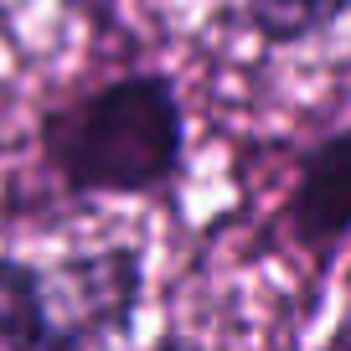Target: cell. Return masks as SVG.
Segmentation results:
<instances>
[{
    "label": "cell",
    "mask_w": 351,
    "mask_h": 351,
    "mask_svg": "<svg viewBox=\"0 0 351 351\" xmlns=\"http://www.w3.org/2000/svg\"><path fill=\"white\" fill-rule=\"evenodd\" d=\"M285 228L315 258L336 253L351 238V124L305 150L295 191L285 202Z\"/></svg>",
    "instance_id": "obj_3"
},
{
    "label": "cell",
    "mask_w": 351,
    "mask_h": 351,
    "mask_svg": "<svg viewBox=\"0 0 351 351\" xmlns=\"http://www.w3.org/2000/svg\"><path fill=\"white\" fill-rule=\"evenodd\" d=\"M52 300L62 320L67 351L124 341L134 310L145 300V258L140 248H99L52 269Z\"/></svg>",
    "instance_id": "obj_2"
},
{
    "label": "cell",
    "mask_w": 351,
    "mask_h": 351,
    "mask_svg": "<svg viewBox=\"0 0 351 351\" xmlns=\"http://www.w3.org/2000/svg\"><path fill=\"white\" fill-rule=\"evenodd\" d=\"M36 145L67 197H155L186 165V109L165 73H119L52 104Z\"/></svg>",
    "instance_id": "obj_1"
},
{
    "label": "cell",
    "mask_w": 351,
    "mask_h": 351,
    "mask_svg": "<svg viewBox=\"0 0 351 351\" xmlns=\"http://www.w3.org/2000/svg\"><path fill=\"white\" fill-rule=\"evenodd\" d=\"M26 346L67 351L52 300V274L16 258V253H0V351H26Z\"/></svg>",
    "instance_id": "obj_4"
},
{
    "label": "cell",
    "mask_w": 351,
    "mask_h": 351,
    "mask_svg": "<svg viewBox=\"0 0 351 351\" xmlns=\"http://www.w3.org/2000/svg\"><path fill=\"white\" fill-rule=\"evenodd\" d=\"M248 26L269 47H300L310 36L330 32L351 11V0H243Z\"/></svg>",
    "instance_id": "obj_5"
}]
</instances>
